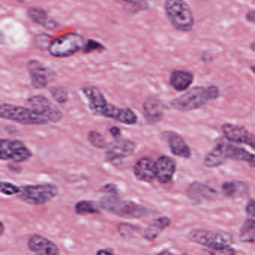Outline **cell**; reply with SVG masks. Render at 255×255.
<instances>
[{
  "mask_svg": "<svg viewBox=\"0 0 255 255\" xmlns=\"http://www.w3.org/2000/svg\"><path fill=\"white\" fill-rule=\"evenodd\" d=\"M175 171V162L169 156H162L156 161V177L160 183H169Z\"/></svg>",
  "mask_w": 255,
  "mask_h": 255,
  "instance_id": "ac0fdd59",
  "label": "cell"
},
{
  "mask_svg": "<svg viewBox=\"0 0 255 255\" xmlns=\"http://www.w3.org/2000/svg\"><path fill=\"white\" fill-rule=\"evenodd\" d=\"M102 116L126 125H134L138 122V116L133 110L129 108H120L111 104H108Z\"/></svg>",
  "mask_w": 255,
  "mask_h": 255,
  "instance_id": "5bb4252c",
  "label": "cell"
},
{
  "mask_svg": "<svg viewBox=\"0 0 255 255\" xmlns=\"http://www.w3.org/2000/svg\"><path fill=\"white\" fill-rule=\"evenodd\" d=\"M251 48H252V50H253V51L255 52V42H253L251 44Z\"/></svg>",
  "mask_w": 255,
  "mask_h": 255,
  "instance_id": "ab89813d",
  "label": "cell"
},
{
  "mask_svg": "<svg viewBox=\"0 0 255 255\" xmlns=\"http://www.w3.org/2000/svg\"><path fill=\"white\" fill-rule=\"evenodd\" d=\"M103 210L125 219H141L149 214V210L132 201L121 198L118 195L103 197L99 202Z\"/></svg>",
  "mask_w": 255,
  "mask_h": 255,
  "instance_id": "7a4b0ae2",
  "label": "cell"
},
{
  "mask_svg": "<svg viewBox=\"0 0 255 255\" xmlns=\"http://www.w3.org/2000/svg\"><path fill=\"white\" fill-rule=\"evenodd\" d=\"M170 224H171V219L165 216L155 219L144 230V238L147 241H153L159 237V234L164 229L169 226Z\"/></svg>",
  "mask_w": 255,
  "mask_h": 255,
  "instance_id": "cb8c5ba5",
  "label": "cell"
},
{
  "mask_svg": "<svg viewBox=\"0 0 255 255\" xmlns=\"http://www.w3.org/2000/svg\"><path fill=\"white\" fill-rule=\"evenodd\" d=\"M4 231H5V225H4L3 222H1V233H0V235L2 236L3 234Z\"/></svg>",
  "mask_w": 255,
  "mask_h": 255,
  "instance_id": "f35d334b",
  "label": "cell"
},
{
  "mask_svg": "<svg viewBox=\"0 0 255 255\" xmlns=\"http://www.w3.org/2000/svg\"><path fill=\"white\" fill-rule=\"evenodd\" d=\"M222 132L229 141L250 146L255 150V135L238 125L225 124L222 127Z\"/></svg>",
  "mask_w": 255,
  "mask_h": 255,
  "instance_id": "7c38bea8",
  "label": "cell"
},
{
  "mask_svg": "<svg viewBox=\"0 0 255 255\" xmlns=\"http://www.w3.org/2000/svg\"><path fill=\"white\" fill-rule=\"evenodd\" d=\"M188 237L192 242L210 249L211 253H235L230 246L232 243V237L228 233L198 229L191 231Z\"/></svg>",
  "mask_w": 255,
  "mask_h": 255,
  "instance_id": "3957f363",
  "label": "cell"
},
{
  "mask_svg": "<svg viewBox=\"0 0 255 255\" xmlns=\"http://www.w3.org/2000/svg\"><path fill=\"white\" fill-rule=\"evenodd\" d=\"M84 38L78 33H68L52 41L48 45L51 56L65 58L73 56L85 47Z\"/></svg>",
  "mask_w": 255,
  "mask_h": 255,
  "instance_id": "52a82bcc",
  "label": "cell"
},
{
  "mask_svg": "<svg viewBox=\"0 0 255 255\" xmlns=\"http://www.w3.org/2000/svg\"><path fill=\"white\" fill-rule=\"evenodd\" d=\"M74 210L77 214L83 215V216L100 213L99 209L97 207L95 203L92 201H87V200L78 201L74 206Z\"/></svg>",
  "mask_w": 255,
  "mask_h": 255,
  "instance_id": "484cf974",
  "label": "cell"
},
{
  "mask_svg": "<svg viewBox=\"0 0 255 255\" xmlns=\"http://www.w3.org/2000/svg\"><path fill=\"white\" fill-rule=\"evenodd\" d=\"M240 239L244 243H255V223L248 219L242 226Z\"/></svg>",
  "mask_w": 255,
  "mask_h": 255,
  "instance_id": "4316f807",
  "label": "cell"
},
{
  "mask_svg": "<svg viewBox=\"0 0 255 255\" xmlns=\"http://www.w3.org/2000/svg\"><path fill=\"white\" fill-rule=\"evenodd\" d=\"M243 186L244 185L242 183H237V182H225L222 185V192L225 196L234 197L238 194L240 191H243Z\"/></svg>",
  "mask_w": 255,
  "mask_h": 255,
  "instance_id": "83f0119b",
  "label": "cell"
},
{
  "mask_svg": "<svg viewBox=\"0 0 255 255\" xmlns=\"http://www.w3.org/2000/svg\"><path fill=\"white\" fill-rule=\"evenodd\" d=\"M186 192L189 198L199 203L213 201L216 199L218 195L217 192L213 188L198 182L189 185Z\"/></svg>",
  "mask_w": 255,
  "mask_h": 255,
  "instance_id": "e0dca14e",
  "label": "cell"
},
{
  "mask_svg": "<svg viewBox=\"0 0 255 255\" xmlns=\"http://www.w3.org/2000/svg\"><path fill=\"white\" fill-rule=\"evenodd\" d=\"M246 19L249 22L255 23V11H250V12L248 13L247 15H246Z\"/></svg>",
  "mask_w": 255,
  "mask_h": 255,
  "instance_id": "74e56055",
  "label": "cell"
},
{
  "mask_svg": "<svg viewBox=\"0 0 255 255\" xmlns=\"http://www.w3.org/2000/svg\"><path fill=\"white\" fill-rule=\"evenodd\" d=\"M88 139L92 146L98 149L107 148L108 143L106 141L105 138L102 134L97 131H91L88 135Z\"/></svg>",
  "mask_w": 255,
  "mask_h": 255,
  "instance_id": "f1b7e54d",
  "label": "cell"
},
{
  "mask_svg": "<svg viewBox=\"0 0 255 255\" xmlns=\"http://www.w3.org/2000/svg\"><path fill=\"white\" fill-rule=\"evenodd\" d=\"M114 254V251L111 249H100L98 252H97V255H113Z\"/></svg>",
  "mask_w": 255,
  "mask_h": 255,
  "instance_id": "8d00e7d4",
  "label": "cell"
},
{
  "mask_svg": "<svg viewBox=\"0 0 255 255\" xmlns=\"http://www.w3.org/2000/svg\"><path fill=\"white\" fill-rule=\"evenodd\" d=\"M143 113L147 123L156 125L163 118V105L156 98H150L143 104Z\"/></svg>",
  "mask_w": 255,
  "mask_h": 255,
  "instance_id": "d6986e66",
  "label": "cell"
},
{
  "mask_svg": "<svg viewBox=\"0 0 255 255\" xmlns=\"http://www.w3.org/2000/svg\"><path fill=\"white\" fill-rule=\"evenodd\" d=\"M82 91L87 98L91 111L97 116H102L109 104L102 92L98 88L91 86L83 88Z\"/></svg>",
  "mask_w": 255,
  "mask_h": 255,
  "instance_id": "2e32d148",
  "label": "cell"
},
{
  "mask_svg": "<svg viewBox=\"0 0 255 255\" xmlns=\"http://www.w3.org/2000/svg\"><path fill=\"white\" fill-rule=\"evenodd\" d=\"M251 69H252V71H253L254 74H255V67H252Z\"/></svg>",
  "mask_w": 255,
  "mask_h": 255,
  "instance_id": "60d3db41",
  "label": "cell"
},
{
  "mask_svg": "<svg viewBox=\"0 0 255 255\" xmlns=\"http://www.w3.org/2000/svg\"><path fill=\"white\" fill-rule=\"evenodd\" d=\"M32 150L24 143L19 140L1 139L0 141V159L12 162H26L32 157Z\"/></svg>",
  "mask_w": 255,
  "mask_h": 255,
  "instance_id": "ba28073f",
  "label": "cell"
},
{
  "mask_svg": "<svg viewBox=\"0 0 255 255\" xmlns=\"http://www.w3.org/2000/svg\"><path fill=\"white\" fill-rule=\"evenodd\" d=\"M219 89L216 86L195 87L179 98L173 100L171 105L179 111L198 110L219 97Z\"/></svg>",
  "mask_w": 255,
  "mask_h": 255,
  "instance_id": "6da1fadb",
  "label": "cell"
},
{
  "mask_svg": "<svg viewBox=\"0 0 255 255\" xmlns=\"http://www.w3.org/2000/svg\"><path fill=\"white\" fill-rule=\"evenodd\" d=\"M100 192L108 195H119V191L118 186L115 183H107L100 189Z\"/></svg>",
  "mask_w": 255,
  "mask_h": 255,
  "instance_id": "1f68e13d",
  "label": "cell"
},
{
  "mask_svg": "<svg viewBox=\"0 0 255 255\" xmlns=\"http://www.w3.org/2000/svg\"><path fill=\"white\" fill-rule=\"evenodd\" d=\"M28 249L38 255H58L60 254L59 247L51 240L39 234H34L27 241Z\"/></svg>",
  "mask_w": 255,
  "mask_h": 255,
  "instance_id": "4fadbf2b",
  "label": "cell"
},
{
  "mask_svg": "<svg viewBox=\"0 0 255 255\" xmlns=\"http://www.w3.org/2000/svg\"><path fill=\"white\" fill-rule=\"evenodd\" d=\"M30 108L42 115L52 123H59L63 117L62 111L49 99L41 95H35L27 99Z\"/></svg>",
  "mask_w": 255,
  "mask_h": 255,
  "instance_id": "9c48e42d",
  "label": "cell"
},
{
  "mask_svg": "<svg viewBox=\"0 0 255 255\" xmlns=\"http://www.w3.org/2000/svg\"><path fill=\"white\" fill-rule=\"evenodd\" d=\"M17 197L31 205H44L59 195V187L53 183H41L20 186Z\"/></svg>",
  "mask_w": 255,
  "mask_h": 255,
  "instance_id": "8992f818",
  "label": "cell"
},
{
  "mask_svg": "<svg viewBox=\"0 0 255 255\" xmlns=\"http://www.w3.org/2000/svg\"><path fill=\"white\" fill-rule=\"evenodd\" d=\"M224 152L227 159L234 160L244 161L249 163L251 166L255 167V155L248 152L247 150L232 144L223 143Z\"/></svg>",
  "mask_w": 255,
  "mask_h": 255,
  "instance_id": "44dd1931",
  "label": "cell"
},
{
  "mask_svg": "<svg viewBox=\"0 0 255 255\" xmlns=\"http://www.w3.org/2000/svg\"><path fill=\"white\" fill-rule=\"evenodd\" d=\"M135 178L141 182L151 183L156 177V162L148 156L140 158L133 167Z\"/></svg>",
  "mask_w": 255,
  "mask_h": 255,
  "instance_id": "9a60e30c",
  "label": "cell"
},
{
  "mask_svg": "<svg viewBox=\"0 0 255 255\" xmlns=\"http://www.w3.org/2000/svg\"><path fill=\"white\" fill-rule=\"evenodd\" d=\"M166 134L168 144L173 154L180 157H190V149L180 135L173 132H168Z\"/></svg>",
  "mask_w": 255,
  "mask_h": 255,
  "instance_id": "ffe728a7",
  "label": "cell"
},
{
  "mask_svg": "<svg viewBox=\"0 0 255 255\" xmlns=\"http://www.w3.org/2000/svg\"><path fill=\"white\" fill-rule=\"evenodd\" d=\"M28 70L31 83L35 89H41L47 87L54 77V72L38 61H30L28 65Z\"/></svg>",
  "mask_w": 255,
  "mask_h": 255,
  "instance_id": "8fae6325",
  "label": "cell"
},
{
  "mask_svg": "<svg viewBox=\"0 0 255 255\" xmlns=\"http://www.w3.org/2000/svg\"><path fill=\"white\" fill-rule=\"evenodd\" d=\"M106 156L110 162L122 160L132 156L136 149V144L128 138H115L107 147Z\"/></svg>",
  "mask_w": 255,
  "mask_h": 255,
  "instance_id": "30bf717a",
  "label": "cell"
},
{
  "mask_svg": "<svg viewBox=\"0 0 255 255\" xmlns=\"http://www.w3.org/2000/svg\"><path fill=\"white\" fill-rule=\"evenodd\" d=\"M165 14L171 24L180 32H191L195 24L192 10L183 0H165Z\"/></svg>",
  "mask_w": 255,
  "mask_h": 255,
  "instance_id": "277c9868",
  "label": "cell"
},
{
  "mask_svg": "<svg viewBox=\"0 0 255 255\" xmlns=\"http://www.w3.org/2000/svg\"><path fill=\"white\" fill-rule=\"evenodd\" d=\"M109 132L111 134L112 136L114 137L115 138H120L122 135V130L120 128L116 126H113L109 129Z\"/></svg>",
  "mask_w": 255,
  "mask_h": 255,
  "instance_id": "d590c367",
  "label": "cell"
},
{
  "mask_svg": "<svg viewBox=\"0 0 255 255\" xmlns=\"http://www.w3.org/2000/svg\"><path fill=\"white\" fill-rule=\"evenodd\" d=\"M226 156L224 152L223 143L218 144L204 158V165L209 168L220 166L226 162Z\"/></svg>",
  "mask_w": 255,
  "mask_h": 255,
  "instance_id": "d4e9b609",
  "label": "cell"
},
{
  "mask_svg": "<svg viewBox=\"0 0 255 255\" xmlns=\"http://www.w3.org/2000/svg\"><path fill=\"white\" fill-rule=\"evenodd\" d=\"M194 76L192 73L184 71H175L170 76V85L178 92L186 90L193 83Z\"/></svg>",
  "mask_w": 255,
  "mask_h": 255,
  "instance_id": "7402d4cb",
  "label": "cell"
},
{
  "mask_svg": "<svg viewBox=\"0 0 255 255\" xmlns=\"http://www.w3.org/2000/svg\"><path fill=\"white\" fill-rule=\"evenodd\" d=\"M104 48V46H103L102 44H100L98 41L90 40V41H88V42L85 44L84 50L85 53H88L93 51V50H101Z\"/></svg>",
  "mask_w": 255,
  "mask_h": 255,
  "instance_id": "836d02e7",
  "label": "cell"
},
{
  "mask_svg": "<svg viewBox=\"0 0 255 255\" xmlns=\"http://www.w3.org/2000/svg\"><path fill=\"white\" fill-rule=\"evenodd\" d=\"M0 117L24 125H44L50 122L47 118L32 109L8 104L0 106Z\"/></svg>",
  "mask_w": 255,
  "mask_h": 255,
  "instance_id": "5b68a950",
  "label": "cell"
},
{
  "mask_svg": "<svg viewBox=\"0 0 255 255\" xmlns=\"http://www.w3.org/2000/svg\"><path fill=\"white\" fill-rule=\"evenodd\" d=\"M246 215L249 220L252 221L255 223V201L250 200L248 202L246 207Z\"/></svg>",
  "mask_w": 255,
  "mask_h": 255,
  "instance_id": "d6a6232c",
  "label": "cell"
},
{
  "mask_svg": "<svg viewBox=\"0 0 255 255\" xmlns=\"http://www.w3.org/2000/svg\"><path fill=\"white\" fill-rule=\"evenodd\" d=\"M20 186H17L10 182L2 181L0 186V192L5 195H18L20 192Z\"/></svg>",
  "mask_w": 255,
  "mask_h": 255,
  "instance_id": "4dcf8cb0",
  "label": "cell"
},
{
  "mask_svg": "<svg viewBox=\"0 0 255 255\" xmlns=\"http://www.w3.org/2000/svg\"><path fill=\"white\" fill-rule=\"evenodd\" d=\"M17 162H12L11 163H8L7 165V167H8V169L11 172L16 173V174H18V173L21 172L22 168L20 166V165H17Z\"/></svg>",
  "mask_w": 255,
  "mask_h": 255,
  "instance_id": "e575fe53",
  "label": "cell"
},
{
  "mask_svg": "<svg viewBox=\"0 0 255 255\" xmlns=\"http://www.w3.org/2000/svg\"><path fill=\"white\" fill-rule=\"evenodd\" d=\"M50 93L53 99L60 104H64L68 101V92L65 88L55 86L50 89Z\"/></svg>",
  "mask_w": 255,
  "mask_h": 255,
  "instance_id": "f546056e",
  "label": "cell"
},
{
  "mask_svg": "<svg viewBox=\"0 0 255 255\" xmlns=\"http://www.w3.org/2000/svg\"><path fill=\"white\" fill-rule=\"evenodd\" d=\"M28 15L32 21L44 26L46 29H54L59 26V23L50 17L44 10L39 8H30L27 11Z\"/></svg>",
  "mask_w": 255,
  "mask_h": 255,
  "instance_id": "603a6c76",
  "label": "cell"
}]
</instances>
